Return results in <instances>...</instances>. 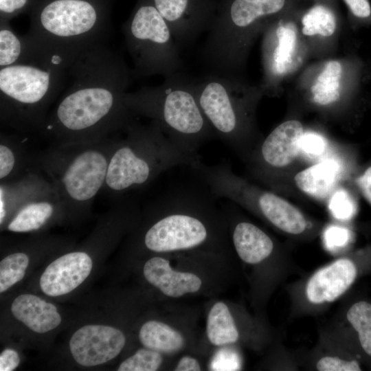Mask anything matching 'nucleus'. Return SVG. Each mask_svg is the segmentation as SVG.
Instances as JSON below:
<instances>
[{
	"label": "nucleus",
	"mask_w": 371,
	"mask_h": 371,
	"mask_svg": "<svg viewBox=\"0 0 371 371\" xmlns=\"http://www.w3.org/2000/svg\"><path fill=\"white\" fill-rule=\"evenodd\" d=\"M133 80L124 58L105 43L84 52L67 69L65 87L40 135L54 146L122 133L137 117L124 100Z\"/></svg>",
	"instance_id": "1"
},
{
	"label": "nucleus",
	"mask_w": 371,
	"mask_h": 371,
	"mask_svg": "<svg viewBox=\"0 0 371 371\" xmlns=\"http://www.w3.org/2000/svg\"><path fill=\"white\" fill-rule=\"evenodd\" d=\"M98 6L88 0H52L35 13L24 35L29 63L67 70L85 51L109 34Z\"/></svg>",
	"instance_id": "2"
},
{
	"label": "nucleus",
	"mask_w": 371,
	"mask_h": 371,
	"mask_svg": "<svg viewBox=\"0 0 371 371\" xmlns=\"http://www.w3.org/2000/svg\"><path fill=\"white\" fill-rule=\"evenodd\" d=\"M120 133L91 142L49 146L36 152L34 168L54 186L65 215L87 212L102 191Z\"/></svg>",
	"instance_id": "3"
},
{
	"label": "nucleus",
	"mask_w": 371,
	"mask_h": 371,
	"mask_svg": "<svg viewBox=\"0 0 371 371\" xmlns=\"http://www.w3.org/2000/svg\"><path fill=\"white\" fill-rule=\"evenodd\" d=\"M123 133L113 149L102 191L116 199L148 186L172 167L190 166L199 158L185 152L153 121L142 124L135 120Z\"/></svg>",
	"instance_id": "4"
},
{
	"label": "nucleus",
	"mask_w": 371,
	"mask_h": 371,
	"mask_svg": "<svg viewBox=\"0 0 371 371\" xmlns=\"http://www.w3.org/2000/svg\"><path fill=\"white\" fill-rule=\"evenodd\" d=\"M124 100L135 116L155 122L162 131L190 155L215 133L199 104L195 80L179 72L165 78L156 87L126 92Z\"/></svg>",
	"instance_id": "5"
},
{
	"label": "nucleus",
	"mask_w": 371,
	"mask_h": 371,
	"mask_svg": "<svg viewBox=\"0 0 371 371\" xmlns=\"http://www.w3.org/2000/svg\"><path fill=\"white\" fill-rule=\"evenodd\" d=\"M67 76V70L35 63L1 67V128L28 137L40 135Z\"/></svg>",
	"instance_id": "6"
},
{
	"label": "nucleus",
	"mask_w": 371,
	"mask_h": 371,
	"mask_svg": "<svg viewBox=\"0 0 371 371\" xmlns=\"http://www.w3.org/2000/svg\"><path fill=\"white\" fill-rule=\"evenodd\" d=\"M291 3L292 0H221L203 50L214 73L233 76L258 30Z\"/></svg>",
	"instance_id": "7"
},
{
	"label": "nucleus",
	"mask_w": 371,
	"mask_h": 371,
	"mask_svg": "<svg viewBox=\"0 0 371 371\" xmlns=\"http://www.w3.org/2000/svg\"><path fill=\"white\" fill-rule=\"evenodd\" d=\"M195 91L215 135L246 161L262 140L254 118L258 91L216 73L195 80Z\"/></svg>",
	"instance_id": "8"
},
{
	"label": "nucleus",
	"mask_w": 371,
	"mask_h": 371,
	"mask_svg": "<svg viewBox=\"0 0 371 371\" xmlns=\"http://www.w3.org/2000/svg\"><path fill=\"white\" fill-rule=\"evenodd\" d=\"M216 198L196 189L172 191L153 202L155 218L143 235L145 247L164 253L199 247L210 238L209 221L218 215Z\"/></svg>",
	"instance_id": "9"
},
{
	"label": "nucleus",
	"mask_w": 371,
	"mask_h": 371,
	"mask_svg": "<svg viewBox=\"0 0 371 371\" xmlns=\"http://www.w3.org/2000/svg\"><path fill=\"white\" fill-rule=\"evenodd\" d=\"M190 167L216 199L239 205L289 235L301 236L310 229V221L298 207L276 193L238 176L229 164L208 166L199 158Z\"/></svg>",
	"instance_id": "10"
},
{
	"label": "nucleus",
	"mask_w": 371,
	"mask_h": 371,
	"mask_svg": "<svg viewBox=\"0 0 371 371\" xmlns=\"http://www.w3.org/2000/svg\"><path fill=\"white\" fill-rule=\"evenodd\" d=\"M133 79L179 72L183 62L171 30L151 0H142L124 24Z\"/></svg>",
	"instance_id": "11"
},
{
	"label": "nucleus",
	"mask_w": 371,
	"mask_h": 371,
	"mask_svg": "<svg viewBox=\"0 0 371 371\" xmlns=\"http://www.w3.org/2000/svg\"><path fill=\"white\" fill-rule=\"evenodd\" d=\"M63 216L65 213L58 193L38 169L19 179L0 182V224L8 220V230L37 231Z\"/></svg>",
	"instance_id": "12"
},
{
	"label": "nucleus",
	"mask_w": 371,
	"mask_h": 371,
	"mask_svg": "<svg viewBox=\"0 0 371 371\" xmlns=\"http://www.w3.org/2000/svg\"><path fill=\"white\" fill-rule=\"evenodd\" d=\"M304 133L302 124L296 120H286L277 126L245 161L251 175L273 188L280 174L295 161L300 153Z\"/></svg>",
	"instance_id": "13"
},
{
	"label": "nucleus",
	"mask_w": 371,
	"mask_h": 371,
	"mask_svg": "<svg viewBox=\"0 0 371 371\" xmlns=\"http://www.w3.org/2000/svg\"><path fill=\"white\" fill-rule=\"evenodd\" d=\"M168 24L179 45L190 43L205 30L214 20L216 0H151Z\"/></svg>",
	"instance_id": "14"
},
{
	"label": "nucleus",
	"mask_w": 371,
	"mask_h": 371,
	"mask_svg": "<svg viewBox=\"0 0 371 371\" xmlns=\"http://www.w3.org/2000/svg\"><path fill=\"white\" fill-rule=\"evenodd\" d=\"M126 342L123 333L114 327L86 325L77 330L69 341L75 361L83 366H95L119 355Z\"/></svg>",
	"instance_id": "15"
},
{
	"label": "nucleus",
	"mask_w": 371,
	"mask_h": 371,
	"mask_svg": "<svg viewBox=\"0 0 371 371\" xmlns=\"http://www.w3.org/2000/svg\"><path fill=\"white\" fill-rule=\"evenodd\" d=\"M357 273L352 260L337 259L317 270L308 279L305 288L306 297L313 304L335 302L351 287Z\"/></svg>",
	"instance_id": "16"
},
{
	"label": "nucleus",
	"mask_w": 371,
	"mask_h": 371,
	"mask_svg": "<svg viewBox=\"0 0 371 371\" xmlns=\"http://www.w3.org/2000/svg\"><path fill=\"white\" fill-rule=\"evenodd\" d=\"M92 260L85 251H73L49 264L40 278L41 290L49 296L67 294L81 284L92 269Z\"/></svg>",
	"instance_id": "17"
},
{
	"label": "nucleus",
	"mask_w": 371,
	"mask_h": 371,
	"mask_svg": "<svg viewBox=\"0 0 371 371\" xmlns=\"http://www.w3.org/2000/svg\"><path fill=\"white\" fill-rule=\"evenodd\" d=\"M343 175V167L334 158H325L297 172L293 177L296 188L317 200L328 199Z\"/></svg>",
	"instance_id": "18"
},
{
	"label": "nucleus",
	"mask_w": 371,
	"mask_h": 371,
	"mask_svg": "<svg viewBox=\"0 0 371 371\" xmlns=\"http://www.w3.org/2000/svg\"><path fill=\"white\" fill-rule=\"evenodd\" d=\"M143 272L150 284L171 297L195 293L202 284L196 275L173 270L169 261L161 257H153L148 260L144 266Z\"/></svg>",
	"instance_id": "19"
},
{
	"label": "nucleus",
	"mask_w": 371,
	"mask_h": 371,
	"mask_svg": "<svg viewBox=\"0 0 371 371\" xmlns=\"http://www.w3.org/2000/svg\"><path fill=\"white\" fill-rule=\"evenodd\" d=\"M28 136L16 133H0V182L19 179L35 169L36 152L30 149Z\"/></svg>",
	"instance_id": "20"
},
{
	"label": "nucleus",
	"mask_w": 371,
	"mask_h": 371,
	"mask_svg": "<svg viewBox=\"0 0 371 371\" xmlns=\"http://www.w3.org/2000/svg\"><path fill=\"white\" fill-rule=\"evenodd\" d=\"M265 44L267 76L276 77L288 72L293 65L297 47V34L290 24L279 23L268 34Z\"/></svg>",
	"instance_id": "21"
},
{
	"label": "nucleus",
	"mask_w": 371,
	"mask_h": 371,
	"mask_svg": "<svg viewBox=\"0 0 371 371\" xmlns=\"http://www.w3.org/2000/svg\"><path fill=\"white\" fill-rule=\"evenodd\" d=\"M232 241L239 258L248 264H258L269 257L275 244L272 238L255 224L237 221L233 227Z\"/></svg>",
	"instance_id": "22"
},
{
	"label": "nucleus",
	"mask_w": 371,
	"mask_h": 371,
	"mask_svg": "<svg viewBox=\"0 0 371 371\" xmlns=\"http://www.w3.org/2000/svg\"><path fill=\"white\" fill-rule=\"evenodd\" d=\"M11 311L18 320L38 333L53 330L61 322V317L54 304L31 294L16 297Z\"/></svg>",
	"instance_id": "23"
},
{
	"label": "nucleus",
	"mask_w": 371,
	"mask_h": 371,
	"mask_svg": "<svg viewBox=\"0 0 371 371\" xmlns=\"http://www.w3.org/2000/svg\"><path fill=\"white\" fill-rule=\"evenodd\" d=\"M139 339L145 348L161 353H173L184 346L182 335L163 322L150 320L141 327Z\"/></svg>",
	"instance_id": "24"
},
{
	"label": "nucleus",
	"mask_w": 371,
	"mask_h": 371,
	"mask_svg": "<svg viewBox=\"0 0 371 371\" xmlns=\"http://www.w3.org/2000/svg\"><path fill=\"white\" fill-rule=\"evenodd\" d=\"M206 332L209 341L214 346L233 344L239 333L227 306L216 302L210 309L207 320Z\"/></svg>",
	"instance_id": "25"
},
{
	"label": "nucleus",
	"mask_w": 371,
	"mask_h": 371,
	"mask_svg": "<svg viewBox=\"0 0 371 371\" xmlns=\"http://www.w3.org/2000/svg\"><path fill=\"white\" fill-rule=\"evenodd\" d=\"M341 72V65L337 60H330L324 65L311 89L315 103L326 106L339 98Z\"/></svg>",
	"instance_id": "26"
},
{
	"label": "nucleus",
	"mask_w": 371,
	"mask_h": 371,
	"mask_svg": "<svg viewBox=\"0 0 371 371\" xmlns=\"http://www.w3.org/2000/svg\"><path fill=\"white\" fill-rule=\"evenodd\" d=\"M30 55L27 41L18 35L8 21L1 20L0 26L1 67L19 63H29Z\"/></svg>",
	"instance_id": "27"
},
{
	"label": "nucleus",
	"mask_w": 371,
	"mask_h": 371,
	"mask_svg": "<svg viewBox=\"0 0 371 371\" xmlns=\"http://www.w3.org/2000/svg\"><path fill=\"white\" fill-rule=\"evenodd\" d=\"M302 31L304 35L330 36L337 27L336 16L326 4L318 3L311 7L302 18Z\"/></svg>",
	"instance_id": "28"
},
{
	"label": "nucleus",
	"mask_w": 371,
	"mask_h": 371,
	"mask_svg": "<svg viewBox=\"0 0 371 371\" xmlns=\"http://www.w3.org/2000/svg\"><path fill=\"white\" fill-rule=\"evenodd\" d=\"M346 319L357 333L363 350L371 357V303H354L347 311Z\"/></svg>",
	"instance_id": "29"
},
{
	"label": "nucleus",
	"mask_w": 371,
	"mask_h": 371,
	"mask_svg": "<svg viewBox=\"0 0 371 371\" xmlns=\"http://www.w3.org/2000/svg\"><path fill=\"white\" fill-rule=\"evenodd\" d=\"M24 252L12 253L0 262V292L3 293L23 279L29 264Z\"/></svg>",
	"instance_id": "30"
},
{
	"label": "nucleus",
	"mask_w": 371,
	"mask_h": 371,
	"mask_svg": "<svg viewBox=\"0 0 371 371\" xmlns=\"http://www.w3.org/2000/svg\"><path fill=\"white\" fill-rule=\"evenodd\" d=\"M161 352L149 349L141 348L133 355L124 360L118 368V371H155L162 363Z\"/></svg>",
	"instance_id": "31"
},
{
	"label": "nucleus",
	"mask_w": 371,
	"mask_h": 371,
	"mask_svg": "<svg viewBox=\"0 0 371 371\" xmlns=\"http://www.w3.org/2000/svg\"><path fill=\"white\" fill-rule=\"evenodd\" d=\"M328 207L333 216L339 221H348L357 211L356 203L345 189L337 188L328 199Z\"/></svg>",
	"instance_id": "32"
},
{
	"label": "nucleus",
	"mask_w": 371,
	"mask_h": 371,
	"mask_svg": "<svg viewBox=\"0 0 371 371\" xmlns=\"http://www.w3.org/2000/svg\"><path fill=\"white\" fill-rule=\"evenodd\" d=\"M319 371H359L361 370L359 362L353 359H345L335 356H325L320 358L316 364Z\"/></svg>",
	"instance_id": "33"
},
{
	"label": "nucleus",
	"mask_w": 371,
	"mask_h": 371,
	"mask_svg": "<svg viewBox=\"0 0 371 371\" xmlns=\"http://www.w3.org/2000/svg\"><path fill=\"white\" fill-rule=\"evenodd\" d=\"M327 142L325 138L315 133H304L300 142V152L311 157H320L326 151Z\"/></svg>",
	"instance_id": "34"
},
{
	"label": "nucleus",
	"mask_w": 371,
	"mask_h": 371,
	"mask_svg": "<svg viewBox=\"0 0 371 371\" xmlns=\"http://www.w3.org/2000/svg\"><path fill=\"white\" fill-rule=\"evenodd\" d=\"M239 359L236 355L226 349L218 351L211 363L213 370H237L240 368Z\"/></svg>",
	"instance_id": "35"
},
{
	"label": "nucleus",
	"mask_w": 371,
	"mask_h": 371,
	"mask_svg": "<svg viewBox=\"0 0 371 371\" xmlns=\"http://www.w3.org/2000/svg\"><path fill=\"white\" fill-rule=\"evenodd\" d=\"M324 236L328 247H339L346 245L349 240L350 234L346 229L333 225L326 229Z\"/></svg>",
	"instance_id": "36"
},
{
	"label": "nucleus",
	"mask_w": 371,
	"mask_h": 371,
	"mask_svg": "<svg viewBox=\"0 0 371 371\" xmlns=\"http://www.w3.org/2000/svg\"><path fill=\"white\" fill-rule=\"evenodd\" d=\"M351 14L359 19L371 16V4L369 0H344Z\"/></svg>",
	"instance_id": "37"
},
{
	"label": "nucleus",
	"mask_w": 371,
	"mask_h": 371,
	"mask_svg": "<svg viewBox=\"0 0 371 371\" xmlns=\"http://www.w3.org/2000/svg\"><path fill=\"white\" fill-rule=\"evenodd\" d=\"M20 359L18 353L10 348L1 352L0 355V370L12 371L19 364Z\"/></svg>",
	"instance_id": "38"
},
{
	"label": "nucleus",
	"mask_w": 371,
	"mask_h": 371,
	"mask_svg": "<svg viewBox=\"0 0 371 371\" xmlns=\"http://www.w3.org/2000/svg\"><path fill=\"white\" fill-rule=\"evenodd\" d=\"M356 182L362 195L371 205V165L362 172Z\"/></svg>",
	"instance_id": "39"
},
{
	"label": "nucleus",
	"mask_w": 371,
	"mask_h": 371,
	"mask_svg": "<svg viewBox=\"0 0 371 371\" xmlns=\"http://www.w3.org/2000/svg\"><path fill=\"white\" fill-rule=\"evenodd\" d=\"M29 0H0L1 15L8 18L25 8Z\"/></svg>",
	"instance_id": "40"
},
{
	"label": "nucleus",
	"mask_w": 371,
	"mask_h": 371,
	"mask_svg": "<svg viewBox=\"0 0 371 371\" xmlns=\"http://www.w3.org/2000/svg\"><path fill=\"white\" fill-rule=\"evenodd\" d=\"M175 371H199L201 366L195 359L191 357H183L177 363Z\"/></svg>",
	"instance_id": "41"
}]
</instances>
